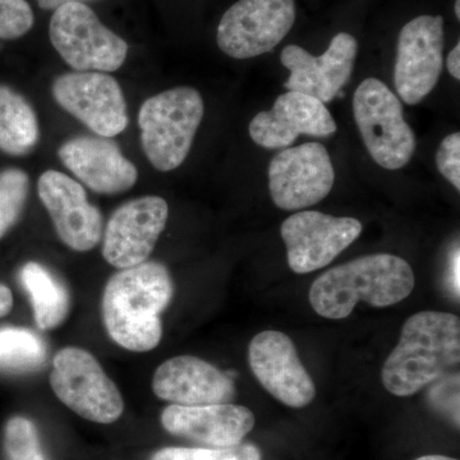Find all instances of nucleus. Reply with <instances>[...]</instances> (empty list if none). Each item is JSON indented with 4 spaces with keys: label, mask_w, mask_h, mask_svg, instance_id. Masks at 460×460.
I'll use <instances>...</instances> for the list:
<instances>
[{
    "label": "nucleus",
    "mask_w": 460,
    "mask_h": 460,
    "mask_svg": "<svg viewBox=\"0 0 460 460\" xmlns=\"http://www.w3.org/2000/svg\"><path fill=\"white\" fill-rule=\"evenodd\" d=\"M39 7L44 9V11H56L57 8L62 7V5L68 4V3H86L93 2V0H36Z\"/></svg>",
    "instance_id": "7c9ffc66"
},
{
    "label": "nucleus",
    "mask_w": 460,
    "mask_h": 460,
    "mask_svg": "<svg viewBox=\"0 0 460 460\" xmlns=\"http://www.w3.org/2000/svg\"><path fill=\"white\" fill-rule=\"evenodd\" d=\"M414 283V272L404 259L375 253L323 272L311 286L308 299L321 317L341 320L361 301L377 308L404 301Z\"/></svg>",
    "instance_id": "f03ea898"
},
{
    "label": "nucleus",
    "mask_w": 460,
    "mask_h": 460,
    "mask_svg": "<svg viewBox=\"0 0 460 460\" xmlns=\"http://www.w3.org/2000/svg\"><path fill=\"white\" fill-rule=\"evenodd\" d=\"M47 345L31 330L0 329V371L29 374L40 370L47 362Z\"/></svg>",
    "instance_id": "5701e85b"
},
{
    "label": "nucleus",
    "mask_w": 460,
    "mask_h": 460,
    "mask_svg": "<svg viewBox=\"0 0 460 460\" xmlns=\"http://www.w3.org/2000/svg\"><path fill=\"white\" fill-rule=\"evenodd\" d=\"M335 181L328 150L319 142L286 148L269 164V190L281 210L295 211L328 198Z\"/></svg>",
    "instance_id": "9d476101"
},
{
    "label": "nucleus",
    "mask_w": 460,
    "mask_h": 460,
    "mask_svg": "<svg viewBox=\"0 0 460 460\" xmlns=\"http://www.w3.org/2000/svg\"><path fill=\"white\" fill-rule=\"evenodd\" d=\"M29 190L30 178L22 169L0 172V239L20 220Z\"/></svg>",
    "instance_id": "b1692460"
},
{
    "label": "nucleus",
    "mask_w": 460,
    "mask_h": 460,
    "mask_svg": "<svg viewBox=\"0 0 460 460\" xmlns=\"http://www.w3.org/2000/svg\"><path fill=\"white\" fill-rule=\"evenodd\" d=\"M453 279L454 286H456V289L459 292V250L456 248V255L453 257Z\"/></svg>",
    "instance_id": "2f4dec72"
},
{
    "label": "nucleus",
    "mask_w": 460,
    "mask_h": 460,
    "mask_svg": "<svg viewBox=\"0 0 460 460\" xmlns=\"http://www.w3.org/2000/svg\"><path fill=\"white\" fill-rule=\"evenodd\" d=\"M153 390L162 401L186 407L222 404L235 395L228 374L193 356L172 357L162 363L154 375Z\"/></svg>",
    "instance_id": "6ab92c4d"
},
{
    "label": "nucleus",
    "mask_w": 460,
    "mask_h": 460,
    "mask_svg": "<svg viewBox=\"0 0 460 460\" xmlns=\"http://www.w3.org/2000/svg\"><path fill=\"white\" fill-rule=\"evenodd\" d=\"M163 428L174 436L190 438L214 447H230L242 440L255 426V414L243 405L172 404L162 413Z\"/></svg>",
    "instance_id": "aec40b11"
},
{
    "label": "nucleus",
    "mask_w": 460,
    "mask_h": 460,
    "mask_svg": "<svg viewBox=\"0 0 460 460\" xmlns=\"http://www.w3.org/2000/svg\"><path fill=\"white\" fill-rule=\"evenodd\" d=\"M40 137L31 104L17 91L0 84V150L12 156L31 153Z\"/></svg>",
    "instance_id": "4be33fe9"
},
{
    "label": "nucleus",
    "mask_w": 460,
    "mask_h": 460,
    "mask_svg": "<svg viewBox=\"0 0 460 460\" xmlns=\"http://www.w3.org/2000/svg\"><path fill=\"white\" fill-rule=\"evenodd\" d=\"M58 156L77 180L100 195H119L135 186L138 172L115 142L102 136L66 141Z\"/></svg>",
    "instance_id": "a211bd4d"
},
{
    "label": "nucleus",
    "mask_w": 460,
    "mask_h": 460,
    "mask_svg": "<svg viewBox=\"0 0 460 460\" xmlns=\"http://www.w3.org/2000/svg\"><path fill=\"white\" fill-rule=\"evenodd\" d=\"M54 49L75 72L118 71L129 47L83 3H68L54 11L49 23Z\"/></svg>",
    "instance_id": "39448f33"
},
{
    "label": "nucleus",
    "mask_w": 460,
    "mask_h": 460,
    "mask_svg": "<svg viewBox=\"0 0 460 460\" xmlns=\"http://www.w3.org/2000/svg\"><path fill=\"white\" fill-rule=\"evenodd\" d=\"M444 68V18L420 16L399 33L395 89L405 104H420L435 89Z\"/></svg>",
    "instance_id": "f8f14e48"
},
{
    "label": "nucleus",
    "mask_w": 460,
    "mask_h": 460,
    "mask_svg": "<svg viewBox=\"0 0 460 460\" xmlns=\"http://www.w3.org/2000/svg\"><path fill=\"white\" fill-rule=\"evenodd\" d=\"M357 50L356 38L347 32L337 33L320 57L298 45H288L280 54L281 65L290 72L284 87L313 96L323 104L332 102L352 75Z\"/></svg>",
    "instance_id": "2eb2a0df"
},
{
    "label": "nucleus",
    "mask_w": 460,
    "mask_h": 460,
    "mask_svg": "<svg viewBox=\"0 0 460 460\" xmlns=\"http://www.w3.org/2000/svg\"><path fill=\"white\" fill-rule=\"evenodd\" d=\"M295 0H238L217 26V47L234 59L269 53L295 25Z\"/></svg>",
    "instance_id": "6e6552de"
},
{
    "label": "nucleus",
    "mask_w": 460,
    "mask_h": 460,
    "mask_svg": "<svg viewBox=\"0 0 460 460\" xmlns=\"http://www.w3.org/2000/svg\"><path fill=\"white\" fill-rule=\"evenodd\" d=\"M454 11H456V16L460 20V0H456V5H454Z\"/></svg>",
    "instance_id": "72a5a7b5"
},
{
    "label": "nucleus",
    "mask_w": 460,
    "mask_h": 460,
    "mask_svg": "<svg viewBox=\"0 0 460 460\" xmlns=\"http://www.w3.org/2000/svg\"><path fill=\"white\" fill-rule=\"evenodd\" d=\"M204 111L201 93L192 87H174L145 100L138 113L141 144L156 171L172 172L183 164Z\"/></svg>",
    "instance_id": "20e7f679"
},
{
    "label": "nucleus",
    "mask_w": 460,
    "mask_h": 460,
    "mask_svg": "<svg viewBox=\"0 0 460 460\" xmlns=\"http://www.w3.org/2000/svg\"><path fill=\"white\" fill-rule=\"evenodd\" d=\"M416 460H458V459L449 458V456H420V458L416 459Z\"/></svg>",
    "instance_id": "473e14b6"
},
{
    "label": "nucleus",
    "mask_w": 460,
    "mask_h": 460,
    "mask_svg": "<svg viewBox=\"0 0 460 460\" xmlns=\"http://www.w3.org/2000/svg\"><path fill=\"white\" fill-rule=\"evenodd\" d=\"M35 23L27 0H0V39L14 40L30 32Z\"/></svg>",
    "instance_id": "bb28decb"
},
{
    "label": "nucleus",
    "mask_w": 460,
    "mask_h": 460,
    "mask_svg": "<svg viewBox=\"0 0 460 460\" xmlns=\"http://www.w3.org/2000/svg\"><path fill=\"white\" fill-rule=\"evenodd\" d=\"M337 123L320 100L296 91H288L274 102L271 111H261L250 123V136L259 146H290L299 135L329 137Z\"/></svg>",
    "instance_id": "f3484780"
},
{
    "label": "nucleus",
    "mask_w": 460,
    "mask_h": 460,
    "mask_svg": "<svg viewBox=\"0 0 460 460\" xmlns=\"http://www.w3.org/2000/svg\"><path fill=\"white\" fill-rule=\"evenodd\" d=\"M13 307V295L5 284L0 283V319L7 316Z\"/></svg>",
    "instance_id": "c85d7f7f"
},
{
    "label": "nucleus",
    "mask_w": 460,
    "mask_h": 460,
    "mask_svg": "<svg viewBox=\"0 0 460 460\" xmlns=\"http://www.w3.org/2000/svg\"><path fill=\"white\" fill-rule=\"evenodd\" d=\"M174 293L163 263L144 262L123 269L108 280L102 295V320L109 337L131 352H150L163 338L160 314Z\"/></svg>",
    "instance_id": "f257e3e1"
},
{
    "label": "nucleus",
    "mask_w": 460,
    "mask_h": 460,
    "mask_svg": "<svg viewBox=\"0 0 460 460\" xmlns=\"http://www.w3.org/2000/svg\"><path fill=\"white\" fill-rule=\"evenodd\" d=\"M3 445L8 460H48L41 450L38 429L26 417L14 416L8 420Z\"/></svg>",
    "instance_id": "393cba45"
},
{
    "label": "nucleus",
    "mask_w": 460,
    "mask_h": 460,
    "mask_svg": "<svg viewBox=\"0 0 460 460\" xmlns=\"http://www.w3.org/2000/svg\"><path fill=\"white\" fill-rule=\"evenodd\" d=\"M38 193L58 237L66 247L87 252L98 246L102 237V215L90 204L83 184L65 172L47 171L39 178Z\"/></svg>",
    "instance_id": "dca6fc26"
},
{
    "label": "nucleus",
    "mask_w": 460,
    "mask_h": 460,
    "mask_svg": "<svg viewBox=\"0 0 460 460\" xmlns=\"http://www.w3.org/2000/svg\"><path fill=\"white\" fill-rule=\"evenodd\" d=\"M447 66L449 74L453 75L456 80H460V42L456 45V48L450 51L449 56L447 58Z\"/></svg>",
    "instance_id": "c756f323"
},
{
    "label": "nucleus",
    "mask_w": 460,
    "mask_h": 460,
    "mask_svg": "<svg viewBox=\"0 0 460 460\" xmlns=\"http://www.w3.org/2000/svg\"><path fill=\"white\" fill-rule=\"evenodd\" d=\"M51 93L60 107L96 136L115 137L128 126L122 87L111 75L68 72L53 81Z\"/></svg>",
    "instance_id": "1a4fd4ad"
},
{
    "label": "nucleus",
    "mask_w": 460,
    "mask_h": 460,
    "mask_svg": "<svg viewBox=\"0 0 460 460\" xmlns=\"http://www.w3.org/2000/svg\"><path fill=\"white\" fill-rule=\"evenodd\" d=\"M168 217V204L159 196H144L119 206L102 234L105 261L119 270L146 262L164 232Z\"/></svg>",
    "instance_id": "ddd939ff"
},
{
    "label": "nucleus",
    "mask_w": 460,
    "mask_h": 460,
    "mask_svg": "<svg viewBox=\"0 0 460 460\" xmlns=\"http://www.w3.org/2000/svg\"><path fill=\"white\" fill-rule=\"evenodd\" d=\"M436 165L456 190H460V133L445 137L436 154Z\"/></svg>",
    "instance_id": "cd10ccee"
},
{
    "label": "nucleus",
    "mask_w": 460,
    "mask_h": 460,
    "mask_svg": "<svg viewBox=\"0 0 460 460\" xmlns=\"http://www.w3.org/2000/svg\"><path fill=\"white\" fill-rule=\"evenodd\" d=\"M248 363L263 389L288 407L304 408L314 402L313 377L284 332L266 330L257 334L248 347Z\"/></svg>",
    "instance_id": "4468645a"
},
{
    "label": "nucleus",
    "mask_w": 460,
    "mask_h": 460,
    "mask_svg": "<svg viewBox=\"0 0 460 460\" xmlns=\"http://www.w3.org/2000/svg\"><path fill=\"white\" fill-rule=\"evenodd\" d=\"M459 361V317L422 311L402 326L401 341L384 363L381 380L393 395L411 396L456 367Z\"/></svg>",
    "instance_id": "7ed1b4c3"
},
{
    "label": "nucleus",
    "mask_w": 460,
    "mask_h": 460,
    "mask_svg": "<svg viewBox=\"0 0 460 460\" xmlns=\"http://www.w3.org/2000/svg\"><path fill=\"white\" fill-rule=\"evenodd\" d=\"M150 460H261L259 447L252 444H238L230 447H165Z\"/></svg>",
    "instance_id": "a878e982"
},
{
    "label": "nucleus",
    "mask_w": 460,
    "mask_h": 460,
    "mask_svg": "<svg viewBox=\"0 0 460 460\" xmlns=\"http://www.w3.org/2000/svg\"><path fill=\"white\" fill-rule=\"evenodd\" d=\"M353 113L372 159L396 171L411 162L416 136L402 115L401 100L377 78L363 81L353 96Z\"/></svg>",
    "instance_id": "423d86ee"
},
{
    "label": "nucleus",
    "mask_w": 460,
    "mask_h": 460,
    "mask_svg": "<svg viewBox=\"0 0 460 460\" xmlns=\"http://www.w3.org/2000/svg\"><path fill=\"white\" fill-rule=\"evenodd\" d=\"M362 223L354 217H338L319 211L290 215L281 224L288 263L296 274L325 268L361 235Z\"/></svg>",
    "instance_id": "9b49d317"
},
{
    "label": "nucleus",
    "mask_w": 460,
    "mask_h": 460,
    "mask_svg": "<svg viewBox=\"0 0 460 460\" xmlns=\"http://www.w3.org/2000/svg\"><path fill=\"white\" fill-rule=\"evenodd\" d=\"M20 279L31 299L36 325L42 330L57 329L62 325L71 307L66 287L38 262L23 265Z\"/></svg>",
    "instance_id": "412c9836"
},
{
    "label": "nucleus",
    "mask_w": 460,
    "mask_h": 460,
    "mask_svg": "<svg viewBox=\"0 0 460 460\" xmlns=\"http://www.w3.org/2000/svg\"><path fill=\"white\" fill-rule=\"evenodd\" d=\"M50 385L63 404L83 419L109 425L124 411L119 389L87 350L66 347L56 354Z\"/></svg>",
    "instance_id": "0eeeda50"
}]
</instances>
